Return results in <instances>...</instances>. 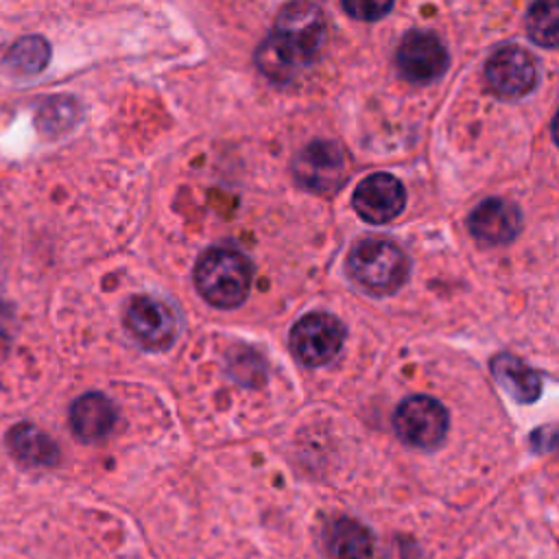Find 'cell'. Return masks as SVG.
Returning <instances> with one entry per match:
<instances>
[{"instance_id":"6da1fadb","label":"cell","mask_w":559,"mask_h":559,"mask_svg":"<svg viewBox=\"0 0 559 559\" xmlns=\"http://www.w3.org/2000/svg\"><path fill=\"white\" fill-rule=\"evenodd\" d=\"M325 41V15L314 0L286 2L255 61L273 81H286L297 68L312 63Z\"/></svg>"},{"instance_id":"7a4b0ae2","label":"cell","mask_w":559,"mask_h":559,"mask_svg":"<svg viewBox=\"0 0 559 559\" xmlns=\"http://www.w3.org/2000/svg\"><path fill=\"white\" fill-rule=\"evenodd\" d=\"M251 260L229 247L207 249L194 266V284L199 295L216 308L240 306L251 288Z\"/></svg>"},{"instance_id":"3957f363","label":"cell","mask_w":559,"mask_h":559,"mask_svg":"<svg viewBox=\"0 0 559 559\" xmlns=\"http://www.w3.org/2000/svg\"><path fill=\"white\" fill-rule=\"evenodd\" d=\"M347 273L356 286L371 295H391L408 277V258L391 240L365 238L347 258Z\"/></svg>"},{"instance_id":"277c9868","label":"cell","mask_w":559,"mask_h":559,"mask_svg":"<svg viewBox=\"0 0 559 559\" xmlns=\"http://www.w3.org/2000/svg\"><path fill=\"white\" fill-rule=\"evenodd\" d=\"M393 426L397 437L421 450L437 448L450 428L448 411L441 402L428 395H408L404 397L393 415Z\"/></svg>"},{"instance_id":"5b68a950","label":"cell","mask_w":559,"mask_h":559,"mask_svg":"<svg viewBox=\"0 0 559 559\" xmlns=\"http://www.w3.org/2000/svg\"><path fill=\"white\" fill-rule=\"evenodd\" d=\"M343 341L345 325L330 312H308L290 328V352L306 367L328 365Z\"/></svg>"},{"instance_id":"8992f818","label":"cell","mask_w":559,"mask_h":559,"mask_svg":"<svg viewBox=\"0 0 559 559\" xmlns=\"http://www.w3.org/2000/svg\"><path fill=\"white\" fill-rule=\"evenodd\" d=\"M124 328L144 349L162 352L177 338L179 321L166 301L151 295H138L131 297L124 308Z\"/></svg>"},{"instance_id":"52a82bcc","label":"cell","mask_w":559,"mask_h":559,"mask_svg":"<svg viewBox=\"0 0 559 559\" xmlns=\"http://www.w3.org/2000/svg\"><path fill=\"white\" fill-rule=\"evenodd\" d=\"M485 79L493 94L502 98H520L537 83V63L520 46L498 48L485 63Z\"/></svg>"},{"instance_id":"ba28073f","label":"cell","mask_w":559,"mask_h":559,"mask_svg":"<svg viewBox=\"0 0 559 559\" xmlns=\"http://www.w3.org/2000/svg\"><path fill=\"white\" fill-rule=\"evenodd\" d=\"M293 173L299 186L312 192H330L345 177V155L336 142L314 140L306 144L295 162Z\"/></svg>"},{"instance_id":"9c48e42d","label":"cell","mask_w":559,"mask_h":559,"mask_svg":"<svg viewBox=\"0 0 559 559\" xmlns=\"http://www.w3.org/2000/svg\"><path fill=\"white\" fill-rule=\"evenodd\" d=\"M395 63L406 81L430 83L448 70L450 57L437 35L426 31H411L397 46Z\"/></svg>"},{"instance_id":"30bf717a","label":"cell","mask_w":559,"mask_h":559,"mask_svg":"<svg viewBox=\"0 0 559 559\" xmlns=\"http://www.w3.org/2000/svg\"><path fill=\"white\" fill-rule=\"evenodd\" d=\"M404 203V186L389 173H373L365 177L352 194V205L356 214L371 225H384L393 221L402 214Z\"/></svg>"},{"instance_id":"8fae6325","label":"cell","mask_w":559,"mask_h":559,"mask_svg":"<svg viewBox=\"0 0 559 559\" xmlns=\"http://www.w3.org/2000/svg\"><path fill=\"white\" fill-rule=\"evenodd\" d=\"M469 234L483 245H507L522 229V214L515 203L504 199H485L480 201L469 218Z\"/></svg>"},{"instance_id":"7c38bea8","label":"cell","mask_w":559,"mask_h":559,"mask_svg":"<svg viewBox=\"0 0 559 559\" xmlns=\"http://www.w3.org/2000/svg\"><path fill=\"white\" fill-rule=\"evenodd\" d=\"M116 419L118 413L114 402L98 391L83 393L70 406V428L74 437L85 443L105 439L114 430Z\"/></svg>"},{"instance_id":"4fadbf2b","label":"cell","mask_w":559,"mask_h":559,"mask_svg":"<svg viewBox=\"0 0 559 559\" xmlns=\"http://www.w3.org/2000/svg\"><path fill=\"white\" fill-rule=\"evenodd\" d=\"M7 448L26 467H52L59 461L57 443L35 424H15L7 432Z\"/></svg>"},{"instance_id":"5bb4252c","label":"cell","mask_w":559,"mask_h":559,"mask_svg":"<svg viewBox=\"0 0 559 559\" xmlns=\"http://www.w3.org/2000/svg\"><path fill=\"white\" fill-rule=\"evenodd\" d=\"M496 382L520 404H531L542 393V376L513 354H496L489 360Z\"/></svg>"},{"instance_id":"9a60e30c","label":"cell","mask_w":559,"mask_h":559,"mask_svg":"<svg viewBox=\"0 0 559 559\" xmlns=\"http://www.w3.org/2000/svg\"><path fill=\"white\" fill-rule=\"evenodd\" d=\"M323 544L334 559H371L373 537L367 526L354 518H334L323 531Z\"/></svg>"},{"instance_id":"2e32d148","label":"cell","mask_w":559,"mask_h":559,"mask_svg":"<svg viewBox=\"0 0 559 559\" xmlns=\"http://www.w3.org/2000/svg\"><path fill=\"white\" fill-rule=\"evenodd\" d=\"M50 61V44L41 35H26L11 44L4 55V63L11 72L31 76L41 72Z\"/></svg>"},{"instance_id":"e0dca14e","label":"cell","mask_w":559,"mask_h":559,"mask_svg":"<svg viewBox=\"0 0 559 559\" xmlns=\"http://www.w3.org/2000/svg\"><path fill=\"white\" fill-rule=\"evenodd\" d=\"M557 22L559 4L557 0H535L526 15V31L531 39L544 48H557Z\"/></svg>"},{"instance_id":"ac0fdd59","label":"cell","mask_w":559,"mask_h":559,"mask_svg":"<svg viewBox=\"0 0 559 559\" xmlns=\"http://www.w3.org/2000/svg\"><path fill=\"white\" fill-rule=\"evenodd\" d=\"M79 118V107L68 96L48 98L37 111V127L46 135H59L68 131Z\"/></svg>"},{"instance_id":"d6986e66","label":"cell","mask_w":559,"mask_h":559,"mask_svg":"<svg viewBox=\"0 0 559 559\" xmlns=\"http://www.w3.org/2000/svg\"><path fill=\"white\" fill-rule=\"evenodd\" d=\"M395 0H343V9L362 22H376L393 9Z\"/></svg>"}]
</instances>
